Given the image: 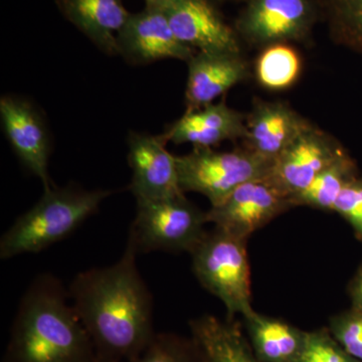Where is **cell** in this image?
Returning a JSON list of instances; mask_svg holds the SVG:
<instances>
[{
  "label": "cell",
  "instance_id": "obj_25",
  "mask_svg": "<svg viewBox=\"0 0 362 362\" xmlns=\"http://www.w3.org/2000/svg\"><path fill=\"white\" fill-rule=\"evenodd\" d=\"M333 211L352 226L362 243V176L357 175L345 185Z\"/></svg>",
  "mask_w": 362,
  "mask_h": 362
},
{
  "label": "cell",
  "instance_id": "obj_28",
  "mask_svg": "<svg viewBox=\"0 0 362 362\" xmlns=\"http://www.w3.org/2000/svg\"><path fill=\"white\" fill-rule=\"evenodd\" d=\"M173 0H145V7L148 8L165 9V7L170 4Z\"/></svg>",
  "mask_w": 362,
  "mask_h": 362
},
{
  "label": "cell",
  "instance_id": "obj_3",
  "mask_svg": "<svg viewBox=\"0 0 362 362\" xmlns=\"http://www.w3.org/2000/svg\"><path fill=\"white\" fill-rule=\"evenodd\" d=\"M112 192L77 185L45 189L39 202L21 214L0 240V258L37 254L61 242L99 211Z\"/></svg>",
  "mask_w": 362,
  "mask_h": 362
},
{
  "label": "cell",
  "instance_id": "obj_17",
  "mask_svg": "<svg viewBox=\"0 0 362 362\" xmlns=\"http://www.w3.org/2000/svg\"><path fill=\"white\" fill-rule=\"evenodd\" d=\"M59 13L100 51L118 56L117 39L131 13L122 0H56Z\"/></svg>",
  "mask_w": 362,
  "mask_h": 362
},
{
  "label": "cell",
  "instance_id": "obj_19",
  "mask_svg": "<svg viewBox=\"0 0 362 362\" xmlns=\"http://www.w3.org/2000/svg\"><path fill=\"white\" fill-rule=\"evenodd\" d=\"M244 318L259 356L273 362L296 361L305 334L279 319L255 311Z\"/></svg>",
  "mask_w": 362,
  "mask_h": 362
},
{
  "label": "cell",
  "instance_id": "obj_22",
  "mask_svg": "<svg viewBox=\"0 0 362 362\" xmlns=\"http://www.w3.org/2000/svg\"><path fill=\"white\" fill-rule=\"evenodd\" d=\"M331 35L340 44L362 52V0H316Z\"/></svg>",
  "mask_w": 362,
  "mask_h": 362
},
{
  "label": "cell",
  "instance_id": "obj_15",
  "mask_svg": "<svg viewBox=\"0 0 362 362\" xmlns=\"http://www.w3.org/2000/svg\"><path fill=\"white\" fill-rule=\"evenodd\" d=\"M187 111L214 103L250 77L249 63L242 52H197L187 62Z\"/></svg>",
  "mask_w": 362,
  "mask_h": 362
},
{
  "label": "cell",
  "instance_id": "obj_2",
  "mask_svg": "<svg viewBox=\"0 0 362 362\" xmlns=\"http://www.w3.org/2000/svg\"><path fill=\"white\" fill-rule=\"evenodd\" d=\"M4 362H96L92 340L56 276H37L21 298Z\"/></svg>",
  "mask_w": 362,
  "mask_h": 362
},
{
  "label": "cell",
  "instance_id": "obj_8",
  "mask_svg": "<svg viewBox=\"0 0 362 362\" xmlns=\"http://www.w3.org/2000/svg\"><path fill=\"white\" fill-rule=\"evenodd\" d=\"M291 199L270 176L245 182L218 206L206 211V220L240 239L268 225L280 214L293 209Z\"/></svg>",
  "mask_w": 362,
  "mask_h": 362
},
{
  "label": "cell",
  "instance_id": "obj_6",
  "mask_svg": "<svg viewBox=\"0 0 362 362\" xmlns=\"http://www.w3.org/2000/svg\"><path fill=\"white\" fill-rule=\"evenodd\" d=\"M176 163L182 192L204 195L211 206L220 204L245 182L269 175L273 165L243 146L230 151L194 148L176 156Z\"/></svg>",
  "mask_w": 362,
  "mask_h": 362
},
{
  "label": "cell",
  "instance_id": "obj_12",
  "mask_svg": "<svg viewBox=\"0 0 362 362\" xmlns=\"http://www.w3.org/2000/svg\"><path fill=\"white\" fill-rule=\"evenodd\" d=\"M118 56L133 66H145L162 59L188 62L194 49L181 42L161 9L144 7L131 13L117 39Z\"/></svg>",
  "mask_w": 362,
  "mask_h": 362
},
{
  "label": "cell",
  "instance_id": "obj_9",
  "mask_svg": "<svg viewBox=\"0 0 362 362\" xmlns=\"http://www.w3.org/2000/svg\"><path fill=\"white\" fill-rule=\"evenodd\" d=\"M0 119L4 135L18 160L42 181L45 189L51 187V136L39 109L25 98L6 95L0 99Z\"/></svg>",
  "mask_w": 362,
  "mask_h": 362
},
{
  "label": "cell",
  "instance_id": "obj_1",
  "mask_svg": "<svg viewBox=\"0 0 362 362\" xmlns=\"http://www.w3.org/2000/svg\"><path fill=\"white\" fill-rule=\"evenodd\" d=\"M137 255L128 240L118 262L78 273L68 289L96 362H130L156 337L153 300L138 270Z\"/></svg>",
  "mask_w": 362,
  "mask_h": 362
},
{
  "label": "cell",
  "instance_id": "obj_13",
  "mask_svg": "<svg viewBox=\"0 0 362 362\" xmlns=\"http://www.w3.org/2000/svg\"><path fill=\"white\" fill-rule=\"evenodd\" d=\"M177 39L197 52H242V40L211 0H173L163 9Z\"/></svg>",
  "mask_w": 362,
  "mask_h": 362
},
{
  "label": "cell",
  "instance_id": "obj_5",
  "mask_svg": "<svg viewBox=\"0 0 362 362\" xmlns=\"http://www.w3.org/2000/svg\"><path fill=\"white\" fill-rule=\"evenodd\" d=\"M206 211L185 195L137 202L128 240L138 254L150 252L194 251L206 235Z\"/></svg>",
  "mask_w": 362,
  "mask_h": 362
},
{
  "label": "cell",
  "instance_id": "obj_26",
  "mask_svg": "<svg viewBox=\"0 0 362 362\" xmlns=\"http://www.w3.org/2000/svg\"><path fill=\"white\" fill-rule=\"evenodd\" d=\"M333 330L343 349L356 361L362 362V313L351 310L334 319Z\"/></svg>",
  "mask_w": 362,
  "mask_h": 362
},
{
  "label": "cell",
  "instance_id": "obj_7",
  "mask_svg": "<svg viewBox=\"0 0 362 362\" xmlns=\"http://www.w3.org/2000/svg\"><path fill=\"white\" fill-rule=\"evenodd\" d=\"M319 13L316 0H246L233 28L242 42L264 49L304 42Z\"/></svg>",
  "mask_w": 362,
  "mask_h": 362
},
{
  "label": "cell",
  "instance_id": "obj_27",
  "mask_svg": "<svg viewBox=\"0 0 362 362\" xmlns=\"http://www.w3.org/2000/svg\"><path fill=\"white\" fill-rule=\"evenodd\" d=\"M349 295L352 309L362 313V266L359 268L349 286Z\"/></svg>",
  "mask_w": 362,
  "mask_h": 362
},
{
  "label": "cell",
  "instance_id": "obj_23",
  "mask_svg": "<svg viewBox=\"0 0 362 362\" xmlns=\"http://www.w3.org/2000/svg\"><path fill=\"white\" fill-rule=\"evenodd\" d=\"M199 354L194 340L187 344L173 335L156 333L146 349L130 362H194Z\"/></svg>",
  "mask_w": 362,
  "mask_h": 362
},
{
  "label": "cell",
  "instance_id": "obj_4",
  "mask_svg": "<svg viewBox=\"0 0 362 362\" xmlns=\"http://www.w3.org/2000/svg\"><path fill=\"white\" fill-rule=\"evenodd\" d=\"M247 242L214 228L190 252L195 277L223 302L230 316L246 317L254 311Z\"/></svg>",
  "mask_w": 362,
  "mask_h": 362
},
{
  "label": "cell",
  "instance_id": "obj_10",
  "mask_svg": "<svg viewBox=\"0 0 362 362\" xmlns=\"http://www.w3.org/2000/svg\"><path fill=\"white\" fill-rule=\"evenodd\" d=\"M127 143L132 171L129 188L136 202L185 194L180 187L176 156L168 151L165 136L130 131Z\"/></svg>",
  "mask_w": 362,
  "mask_h": 362
},
{
  "label": "cell",
  "instance_id": "obj_11",
  "mask_svg": "<svg viewBox=\"0 0 362 362\" xmlns=\"http://www.w3.org/2000/svg\"><path fill=\"white\" fill-rule=\"evenodd\" d=\"M345 153L334 137L311 124L274 161L269 176L292 199Z\"/></svg>",
  "mask_w": 362,
  "mask_h": 362
},
{
  "label": "cell",
  "instance_id": "obj_16",
  "mask_svg": "<svg viewBox=\"0 0 362 362\" xmlns=\"http://www.w3.org/2000/svg\"><path fill=\"white\" fill-rule=\"evenodd\" d=\"M246 116L230 108L225 100L197 110L185 111L162 133L168 142L192 144L194 148H213L221 142L244 139Z\"/></svg>",
  "mask_w": 362,
  "mask_h": 362
},
{
  "label": "cell",
  "instance_id": "obj_21",
  "mask_svg": "<svg viewBox=\"0 0 362 362\" xmlns=\"http://www.w3.org/2000/svg\"><path fill=\"white\" fill-rule=\"evenodd\" d=\"M301 73V56L291 44L264 47L255 65V76L259 86L274 92L293 87Z\"/></svg>",
  "mask_w": 362,
  "mask_h": 362
},
{
  "label": "cell",
  "instance_id": "obj_24",
  "mask_svg": "<svg viewBox=\"0 0 362 362\" xmlns=\"http://www.w3.org/2000/svg\"><path fill=\"white\" fill-rule=\"evenodd\" d=\"M296 362H357L330 338L319 333L305 334Z\"/></svg>",
  "mask_w": 362,
  "mask_h": 362
},
{
  "label": "cell",
  "instance_id": "obj_14",
  "mask_svg": "<svg viewBox=\"0 0 362 362\" xmlns=\"http://www.w3.org/2000/svg\"><path fill=\"white\" fill-rule=\"evenodd\" d=\"M311 124L285 102L256 99L246 116L242 146L274 163Z\"/></svg>",
  "mask_w": 362,
  "mask_h": 362
},
{
  "label": "cell",
  "instance_id": "obj_20",
  "mask_svg": "<svg viewBox=\"0 0 362 362\" xmlns=\"http://www.w3.org/2000/svg\"><path fill=\"white\" fill-rule=\"evenodd\" d=\"M357 175L356 161L346 152L321 171L303 192L293 197V206L333 211L343 188Z\"/></svg>",
  "mask_w": 362,
  "mask_h": 362
},
{
  "label": "cell",
  "instance_id": "obj_29",
  "mask_svg": "<svg viewBox=\"0 0 362 362\" xmlns=\"http://www.w3.org/2000/svg\"><path fill=\"white\" fill-rule=\"evenodd\" d=\"M218 1L223 2V1H228V2H245L246 0H218Z\"/></svg>",
  "mask_w": 362,
  "mask_h": 362
},
{
  "label": "cell",
  "instance_id": "obj_18",
  "mask_svg": "<svg viewBox=\"0 0 362 362\" xmlns=\"http://www.w3.org/2000/svg\"><path fill=\"white\" fill-rule=\"evenodd\" d=\"M192 326L204 362H257L240 331L230 322L204 316Z\"/></svg>",
  "mask_w": 362,
  "mask_h": 362
}]
</instances>
